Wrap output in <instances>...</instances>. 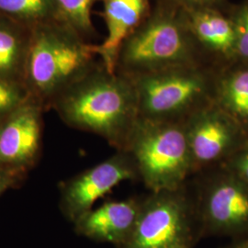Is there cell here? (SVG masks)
Wrapping results in <instances>:
<instances>
[{"mask_svg": "<svg viewBox=\"0 0 248 248\" xmlns=\"http://www.w3.org/2000/svg\"><path fill=\"white\" fill-rule=\"evenodd\" d=\"M51 105L69 127L98 135L117 151L125 147L139 119L132 78L110 74L104 67L88 72Z\"/></svg>", "mask_w": 248, "mask_h": 248, "instance_id": "1", "label": "cell"}, {"mask_svg": "<svg viewBox=\"0 0 248 248\" xmlns=\"http://www.w3.org/2000/svg\"><path fill=\"white\" fill-rule=\"evenodd\" d=\"M77 32L53 21L31 31L24 87L30 98L42 106L51 105L57 96L86 75L96 52Z\"/></svg>", "mask_w": 248, "mask_h": 248, "instance_id": "2", "label": "cell"}, {"mask_svg": "<svg viewBox=\"0 0 248 248\" xmlns=\"http://www.w3.org/2000/svg\"><path fill=\"white\" fill-rule=\"evenodd\" d=\"M122 151L150 192L182 187L193 176L184 122L139 117Z\"/></svg>", "mask_w": 248, "mask_h": 248, "instance_id": "3", "label": "cell"}, {"mask_svg": "<svg viewBox=\"0 0 248 248\" xmlns=\"http://www.w3.org/2000/svg\"><path fill=\"white\" fill-rule=\"evenodd\" d=\"M131 78L141 118L185 122L214 98L216 77L192 64L150 72Z\"/></svg>", "mask_w": 248, "mask_h": 248, "instance_id": "4", "label": "cell"}, {"mask_svg": "<svg viewBox=\"0 0 248 248\" xmlns=\"http://www.w3.org/2000/svg\"><path fill=\"white\" fill-rule=\"evenodd\" d=\"M203 238L189 185L142 197L138 219L129 239L118 248H194Z\"/></svg>", "mask_w": 248, "mask_h": 248, "instance_id": "5", "label": "cell"}, {"mask_svg": "<svg viewBox=\"0 0 248 248\" xmlns=\"http://www.w3.org/2000/svg\"><path fill=\"white\" fill-rule=\"evenodd\" d=\"M203 237L248 234V185L222 167L189 179Z\"/></svg>", "mask_w": 248, "mask_h": 248, "instance_id": "6", "label": "cell"}, {"mask_svg": "<svg viewBox=\"0 0 248 248\" xmlns=\"http://www.w3.org/2000/svg\"><path fill=\"white\" fill-rule=\"evenodd\" d=\"M119 58L129 78L189 63V45L182 27L158 16L129 36Z\"/></svg>", "mask_w": 248, "mask_h": 248, "instance_id": "7", "label": "cell"}, {"mask_svg": "<svg viewBox=\"0 0 248 248\" xmlns=\"http://www.w3.org/2000/svg\"><path fill=\"white\" fill-rule=\"evenodd\" d=\"M184 124L193 176L223 166L248 136L214 101L198 109Z\"/></svg>", "mask_w": 248, "mask_h": 248, "instance_id": "8", "label": "cell"}, {"mask_svg": "<svg viewBox=\"0 0 248 248\" xmlns=\"http://www.w3.org/2000/svg\"><path fill=\"white\" fill-rule=\"evenodd\" d=\"M138 179L133 160L125 151L64 181L60 186V209L75 223L93 209L100 198L124 181Z\"/></svg>", "mask_w": 248, "mask_h": 248, "instance_id": "9", "label": "cell"}, {"mask_svg": "<svg viewBox=\"0 0 248 248\" xmlns=\"http://www.w3.org/2000/svg\"><path fill=\"white\" fill-rule=\"evenodd\" d=\"M43 110L30 98L0 122V170L24 177L35 166L43 143Z\"/></svg>", "mask_w": 248, "mask_h": 248, "instance_id": "10", "label": "cell"}, {"mask_svg": "<svg viewBox=\"0 0 248 248\" xmlns=\"http://www.w3.org/2000/svg\"><path fill=\"white\" fill-rule=\"evenodd\" d=\"M141 198L108 202L83 215L75 222V230L90 240L118 248L131 236L141 209Z\"/></svg>", "mask_w": 248, "mask_h": 248, "instance_id": "11", "label": "cell"}, {"mask_svg": "<svg viewBox=\"0 0 248 248\" xmlns=\"http://www.w3.org/2000/svg\"><path fill=\"white\" fill-rule=\"evenodd\" d=\"M146 7L147 0H104L108 34L103 44L95 48L102 57L104 68L108 73H117L119 52L138 25Z\"/></svg>", "mask_w": 248, "mask_h": 248, "instance_id": "12", "label": "cell"}, {"mask_svg": "<svg viewBox=\"0 0 248 248\" xmlns=\"http://www.w3.org/2000/svg\"><path fill=\"white\" fill-rule=\"evenodd\" d=\"M213 101L248 135V62L216 77Z\"/></svg>", "mask_w": 248, "mask_h": 248, "instance_id": "13", "label": "cell"}, {"mask_svg": "<svg viewBox=\"0 0 248 248\" xmlns=\"http://www.w3.org/2000/svg\"><path fill=\"white\" fill-rule=\"evenodd\" d=\"M30 37L24 26L0 16V79L24 87Z\"/></svg>", "mask_w": 248, "mask_h": 248, "instance_id": "14", "label": "cell"}, {"mask_svg": "<svg viewBox=\"0 0 248 248\" xmlns=\"http://www.w3.org/2000/svg\"><path fill=\"white\" fill-rule=\"evenodd\" d=\"M191 28L198 39L213 51L233 58L236 35L232 19L212 9H196L190 16Z\"/></svg>", "mask_w": 248, "mask_h": 248, "instance_id": "15", "label": "cell"}, {"mask_svg": "<svg viewBox=\"0 0 248 248\" xmlns=\"http://www.w3.org/2000/svg\"><path fill=\"white\" fill-rule=\"evenodd\" d=\"M0 16L32 29L56 18L55 1L0 0Z\"/></svg>", "mask_w": 248, "mask_h": 248, "instance_id": "16", "label": "cell"}, {"mask_svg": "<svg viewBox=\"0 0 248 248\" xmlns=\"http://www.w3.org/2000/svg\"><path fill=\"white\" fill-rule=\"evenodd\" d=\"M56 19L77 33L92 31L91 9L96 0H54Z\"/></svg>", "mask_w": 248, "mask_h": 248, "instance_id": "17", "label": "cell"}, {"mask_svg": "<svg viewBox=\"0 0 248 248\" xmlns=\"http://www.w3.org/2000/svg\"><path fill=\"white\" fill-rule=\"evenodd\" d=\"M30 98L22 85L0 79V122L5 120Z\"/></svg>", "mask_w": 248, "mask_h": 248, "instance_id": "18", "label": "cell"}, {"mask_svg": "<svg viewBox=\"0 0 248 248\" xmlns=\"http://www.w3.org/2000/svg\"><path fill=\"white\" fill-rule=\"evenodd\" d=\"M232 22L236 35L233 58L241 62H248V4L236 12Z\"/></svg>", "mask_w": 248, "mask_h": 248, "instance_id": "19", "label": "cell"}, {"mask_svg": "<svg viewBox=\"0 0 248 248\" xmlns=\"http://www.w3.org/2000/svg\"><path fill=\"white\" fill-rule=\"evenodd\" d=\"M222 167L248 185V136Z\"/></svg>", "mask_w": 248, "mask_h": 248, "instance_id": "20", "label": "cell"}, {"mask_svg": "<svg viewBox=\"0 0 248 248\" xmlns=\"http://www.w3.org/2000/svg\"><path fill=\"white\" fill-rule=\"evenodd\" d=\"M23 177L17 176L15 174L9 173L4 170H0V196L3 195L10 188H13L18 185Z\"/></svg>", "mask_w": 248, "mask_h": 248, "instance_id": "21", "label": "cell"}, {"mask_svg": "<svg viewBox=\"0 0 248 248\" xmlns=\"http://www.w3.org/2000/svg\"><path fill=\"white\" fill-rule=\"evenodd\" d=\"M224 248H248V234L230 240L229 245Z\"/></svg>", "mask_w": 248, "mask_h": 248, "instance_id": "22", "label": "cell"}, {"mask_svg": "<svg viewBox=\"0 0 248 248\" xmlns=\"http://www.w3.org/2000/svg\"><path fill=\"white\" fill-rule=\"evenodd\" d=\"M183 3H185L187 6H191V7H204L207 5H211L213 3H215L218 0H179Z\"/></svg>", "mask_w": 248, "mask_h": 248, "instance_id": "23", "label": "cell"}, {"mask_svg": "<svg viewBox=\"0 0 248 248\" xmlns=\"http://www.w3.org/2000/svg\"><path fill=\"white\" fill-rule=\"evenodd\" d=\"M169 248H193L192 247H189V246H175V247H171Z\"/></svg>", "mask_w": 248, "mask_h": 248, "instance_id": "24", "label": "cell"}]
</instances>
